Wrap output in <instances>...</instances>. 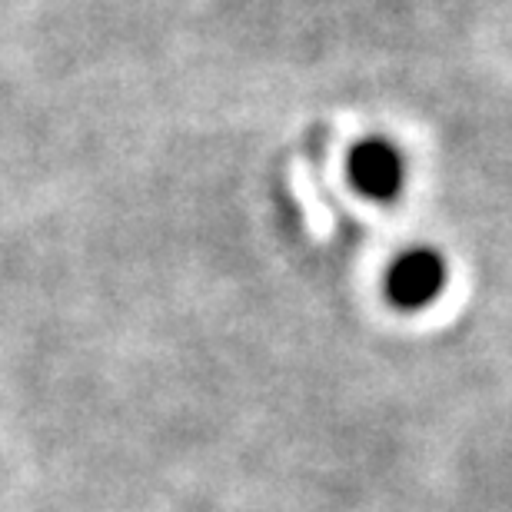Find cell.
Segmentation results:
<instances>
[{
	"mask_svg": "<svg viewBox=\"0 0 512 512\" xmlns=\"http://www.w3.org/2000/svg\"><path fill=\"white\" fill-rule=\"evenodd\" d=\"M446 286V263L436 250H409L389 266L386 293L399 310H423Z\"/></svg>",
	"mask_w": 512,
	"mask_h": 512,
	"instance_id": "6da1fadb",
	"label": "cell"
},
{
	"mask_svg": "<svg viewBox=\"0 0 512 512\" xmlns=\"http://www.w3.org/2000/svg\"><path fill=\"white\" fill-rule=\"evenodd\" d=\"M350 180L373 200H393L406 183V163L386 140H366L350 157Z\"/></svg>",
	"mask_w": 512,
	"mask_h": 512,
	"instance_id": "7a4b0ae2",
	"label": "cell"
}]
</instances>
